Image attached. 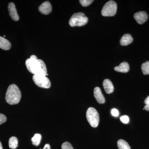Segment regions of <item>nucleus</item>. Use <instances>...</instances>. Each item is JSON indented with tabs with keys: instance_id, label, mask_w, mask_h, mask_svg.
<instances>
[{
	"instance_id": "9",
	"label": "nucleus",
	"mask_w": 149,
	"mask_h": 149,
	"mask_svg": "<svg viewBox=\"0 0 149 149\" xmlns=\"http://www.w3.org/2000/svg\"><path fill=\"white\" fill-rule=\"evenodd\" d=\"M8 10L10 15L14 21H18L19 19V17L17 12L15 5L13 3H9Z\"/></svg>"
},
{
	"instance_id": "3",
	"label": "nucleus",
	"mask_w": 149,
	"mask_h": 149,
	"mask_svg": "<svg viewBox=\"0 0 149 149\" xmlns=\"http://www.w3.org/2000/svg\"><path fill=\"white\" fill-rule=\"evenodd\" d=\"M88 21V17L85 16V14L79 12L72 15L70 19L69 24L72 27H81L87 24Z\"/></svg>"
},
{
	"instance_id": "2",
	"label": "nucleus",
	"mask_w": 149,
	"mask_h": 149,
	"mask_svg": "<svg viewBox=\"0 0 149 149\" xmlns=\"http://www.w3.org/2000/svg\"><path fill=\"white\" fill-rule=\"evenodd\" d=\"M21 93L17 85L12 84L9 86L6 93L5 99L10 104H16L20 101Z\"/></svg>"
},
{
	"instance_id": "20",
	"label": "nucleus",
	"mask_w": 149,
	"mask_h": 149,
	"mask_svg": "<svg viewBox=\"0 0 149 149\" xmlns=\"http://www.w3.org/2000/svg\"><path fill=\"white\" fill-rule=\"evenodd\" d=\"M61 148L62 149H74L71 144L68 142H64L62 144Z\"/></svg>"
},
{
	"instance_id": "24",
	"label": "nucleus",
	"mask_w": 149,
	"mask_h": 149,
	"mask_svg": "<svg viewBox=\"0 0 149 149\" xmlns=\"http://www.w3.org/2000/svg\"><path fill=\"white\" fill-rule=\"evenodd\" d=\"M144 103L146 104L149 105V96H148V97L145 100Z\"/></svg>"
},
{
	"instance_id": "19",
	"label": "nucleus",
	"mask_w": 149,
	"mask_h": 149,
	"mask_svg": "<svg viewBox=\"0 0 149 149\" xmlns=\"http://www.w3.org/2000/svg\"><path fill=\"white\" fill-rule=\"evenodd\" d=\"M94 1L93 0H80L79 1L81 5L84 7L88 6L91 5Z\"/></svg>"
},
{
	"instance_id": "14",
	"label": "nucleus",
	"mask_w": 149,
	"mask_h": 149,
	"mask_svg": "<svg viewBox=\"0 0 149 149\" xmlns=\"http://www.w3.org/2000/svg\"><path fill=\"white\" fill-rule=\"evenodd\" d=\"M11 47V43L8 40L0 36V48L4 50H8Z\"/></svg>"
},
{
	"instance_id": "11",
	"label": "nucleus",
	"mask_w": 149,
	"mask_h": 149,
	"mask_svg": "<svg viewBox=\"0 0 149 149\" xmlns=\"http://www.w3.org/2000/svg\"><path fill=\"white\" fill-rule=\"evenodd\" d=\"M103 86L105 91L107 94H111L113 92L114 87L112 83L109 79H105L104 80Z\"/></svg>"
},
{
	"instance_id": "12",
	"label": "nucleus",
	"mask_w": 149,
	"mask_h": 149,
	"mask_svg": "<svg viewBox=\"0 0 149 149\" xmlns=\"http://www.w3.org/2000/svg\"><path fill=\"white\" fill-rule=\"evenodd\" d=\"M130 70L129 64L126 62L121 63L118 66L114 68V70L118 72L126 73L128 72Z\"/></svg>"
},
{
	"instance_id": "22",
	"label": "nucleus",
	"mask_w": 149,
	"mask_h": 149,
	"mask_svg": "<svg viewBox=\"0 0 149 149\" xmlns=\"http://www.w3.org/2000/svg\"><path fill=\"white\" fill-rule=\"evenodd\" d=\"M7 120V118L5 115L0 113V125L3 124Z\"/></svg>"
},
{
	"instance_id": "1",
	"label": "nucleus",
	"mask_w": 149,
	"mask_h": 149,
	"mask_svg": "<svg viewBox=\"0 0 149 149\" xmlns=\"http://www.w3.org/2000/svg\"><path fill=\"white\" fill-rule=\"evenodd\" d=\"M25 64L28 71L34 75H48L45 63L42 60L38 59L34 55L26 60Z\"/></svg>"
},
{
	"instance_id": "26",
	"label": "nucleus",
	"mask_w": 149,
	"mask_h": 149,
	"mask_svg": "<svg viewBox=\"0 0 149 149\" xmlns=\"http://www.w3.org/2000/svg\"><path fill=\"white\" fill-rule=\"evenodd\" d=\"M143 110H146L149 111V105L146 104L144 107Z\"/></svg>"
},
{
	"instance_id": "27",
	"label": "nucleus",
	"mask_w": 149,
	"mask_h": 149,
	"mask_svg": "<svg viewBox=\"0 0 149 149\" xmlns=\"http://www.w3.org/2000/svg\"><path fill=\"white\" fill-rule=\"evenodd\" d=\"M0 149H3L1 141H0Z\"/></svg>"
},
{
	"instance_id": "25",
	"label": "nucleus",
	"mask_w": 149,
	"mask_h": 149,
	"mask_svg": "<svg viewBox=\"0 0 149 149\" xmlns=\"http://www.w3.org/2000/svg\"><path fill=\"white\" fill-rule=\"evenodd\" d=\"M43 149H50V146L49 144H46Z\"/></svg>"
},
{
	"instance_id": "7",
	"label": "nucleus",
	"mask_w": 149,
	"mask_h": 149,
	"mask_svg": "<svg viewBox=\"0 0 149 149\" xmlns=\"http://www.w3.org/2000/svg\"><path fill=\"white\" fill-rule=\"evenodd\" d=\"M39 11L42 14L47 15L52 11V6L49 1H45L39 6Z\"/></svg>"
},
{
	"instance_id": "4",
	"label": "nucleus",
	"mask_w": 149,
	"mask_h": 149,
	"mask_svg": "<svg viewBox=\"0 0 149 149\" xmlns=\"http://www.w3.org/2000/svg\"><path fill=\"white\" fill-rule=\"evenodd\" d=\"M86 118L92 127H97L100 121V116L97 111L94 108L90 107L88 109L86 112Z\"/></svg>"
},
{
	"instance_id": "15",
	"label": "nucleus",
	"mask_w": 149,
	"mask_h": 149,
	"mask_svg": "<svg viewBox=\"0 0 149 149\" xmlns=\"http://www.w3.org/2000/svg\"><path fill=\"white\" fill-rule=\"evenodd\" d=\"M18 139L16 137L13 136L9 140V147L11 149H16L18 147Z\"/></svg>"
},
{
	"instance_id": "23",
	"label": "nucleus",
	"mask_w": 149,
	"mask_h": 149,
	"mask_svg": "<svg viewBox=\"0 0 149 149\" xmlns=\"http://www.w3.org/2000/svg\"><path fill=\"white\" fill-rule=\"evenodd\" d=\"M111 113L112 115L115 117H117L119 115V112L116 109H113L111 110Z\"/></svg>"
},
{
	"instance_id": "8",
	"label": "nucleus",
	"mask_w": 149,
	"mask_h": 149,
	"mask_svg": "<svg viewBox=\"0 0 149 149\" xmlns=\"http://www.w3.org/2000/svg\"><path fill=\"white\" fill-rule=\"evenodd\" d=\"M134 17L139 24H143L147 21L148 15L145 11H140L136 13L134 15Z\"/></svg>"
},
{
	"instance_id": "18",
	"label": "nucleus",
	"mask_w": 149,
	"mask_h": 149,
	"mask_svg": "<svg viewBox=\"0 0 149 149\" xmlns=\"http://www.w3.org/2000/svg\"><path fill=\"white\" fill-rule=\"evenodd\" d=\"M141 69L145 75L149 74V61H146L142 64Z\"/></svg>"
},
{
	"instance_id": "6",
	"label": "nucleus",
	"mask_w": 149,
	"mask_h": 149,
	"mask_svg": "<svg viewBox=\"0 0 149 149\" xmlns=\"http://www.w3.org/2000/svg\"><path fill=\"white\" fill-rule=\"evenodd\" d=\"M32 79L34 83L38 87L44 88H50V81L46 76L43 75H34Z\"/></svg>"
},
{
	"instance_id": "10",
	"label": "nucleus",
	"mask_w": 149,
	"mask_h": 149,
	"mask_svg": "<svg viewBox=\"0 0 149 149\" xmlns=\"http://www.w3.org/2000/svg\"><path fill=\"white\" fill-rule=\"evenodd\" d=\"M94 95L97 102L100 104L104 103L105 99L102 93L100 88L99 87H96L94 90Z\"/></svg>"
},
{
	"instance_id": "5",
	"label": "nucleus",
	"mask_w": 149,
	"mask_h": 149,
	"mask_svg": "<svg viewBox=\"0 0 149 149\" xmlns=\"http://www.w3.org/2000/svg\"><path fill=\"white\" fill-rule=\"evenodd\" d=\"M117 7V4L114 1H109L102 9V15L107 17L114 16L116 13Z\"/></svg>"
},
{
	"instance_id": "13",
	"label": "nucleus",
	"mask_w": 149,
	"mask_h": 149,
	"mask_svg": "<svg viewBox=\"0 0 149 149\" xmlns=\"http://www.w3.org/2000/svg\"><path fill=\"white\" fill-rule=\"evenodd\" d=\"M133 38L130 34H125L120 40V44L122 46H127L133 42Z\"/></svg>"
},
{
	"instance_id": "16",
	"label": "nucleus",
	"mask_w": 149,
	"mask_h": 149,
	"mask_svg": "<svg viewBox=\"0 0 149 149\" xmlns=\"http://www.w3.org/2000/svg\"><path fill=\"white\" fill-rule=\"evenodd\" d=\"M117 146L118 149H131L128 143L122 139H120L118 141Z\"/></svg>"
},
{
	"instance_id": "17",
	"label": "nucleus",
	"mask_w": 149,
	"mask_h": 149,
	"mask_svg": "<svg viewBox=\"0 0 149 149\" xmlns=\"http://www.w3.org/2000/svg\"><path fill=\"white\" fill-rule=\"evenodd\" d=\"M42 139V136L39 133H36L32 138V144L35 146H39Z\"/></svg>"
},
{
	"instance_id": "21",
	"label": "nucleus",
	"mask_w": 149,
	"mask_h": 149,
	"mask_svg": "<svg viewBox=\"0 0 149 149\" xmlns=\"http://www.w3.org/2000/svg\"><path fill=\"white\" fill-rule=\"evenodd\" d=\"M120 120H121L123 123L127 124L129 123V118L128 116H123L120 117Z\"/></svg>"
}]
</instances>
